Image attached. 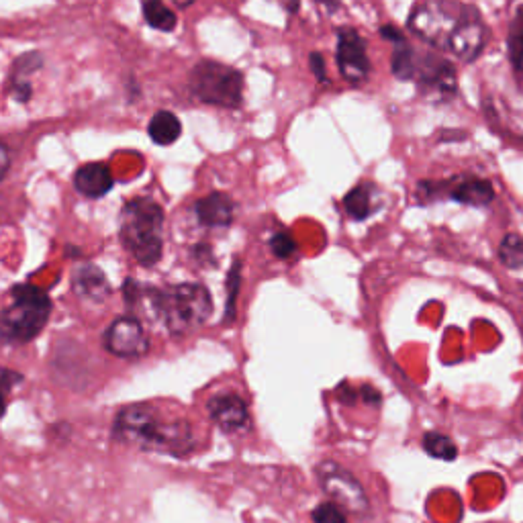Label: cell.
I'll return each mask as SVG.
<instances>
[{
	"mask_svg": "<svg viewBox=\"0 0 523 523\" xmlns=\"http://www.w3.org/2000/svg\"><path fill=\"white\" fill-rule=\"evenodd\" d=\"M376 195L378 186H374L372 182H360L344 197V211L354 221H364L376 211Z\"/></svg>",
	"mask_w": 523,
	"mask_h": 523,
	"instance_id": "e0dca14e",
	"label": "cell"
},
{
	"mask_svg": "<svg viewBox=\"0 0 523 523\" xmlns=\"http://www.w3.org/2000/svg\"><path fill=\"white\" fill-rule=\"evenodd\" d=\"M240 282H242V262L233 260L231 270L227 274V303H225V321L235 317V301L240 295Z\"/></svg>",
	"mask_w": 523,
	"mask_h": 523,
	"instance_id": "d4e9b609",
	"label": "cell"
},
{
	"mask_svg": "<svg viewBox=\"0 0 523 523\" xmlns=\"http://www.w3.org/2000/svg\"><path fill=\"white\" fill-rule=\"evenodd\" d=\"M244 88V74L221 62L203 60L188 74L190 94L211 107L237 109L244 101Z\"/></svg>",
	"mask_w": 523,
	"mask_h": 523,
	"instance_id": "5b68a950",
	"label": "cell"
},
{
	"mask_svg": "<svg viewBox=\"0 0 523 523\" xmlns=\"http://www.w3.org/2000/svg\"><path fill=\"white\" fill-rule=\"evenodd\" d=\"M317 483L331 503L340 505L344 511L354 515H364L370 509L368 497L360 481L350 470L334 460H323L315 468Z\"/></svg>",
	"mask_w": 523,
	"mask_h": 523,
	"instance_id": "52a82bcc",
	"label": "cell"
},
{
	"mask_svg": "<svg viewBox=\"0 0 523 523\" xmlns=\"http://www.w3.org/2000/svg\"><path fill=\"white\" fill-rule=\"evenodd\" d=\"M141 9H144V19L150 27L170 33L176 29V13L164 5V0H141Z\"/></svg>",
	"mask_w": 523,
	"mask_h": 523,
	"instance_id": "44dd1931",
	"label": "cell"
},
{
	"mask_svg": "<svg viewBox=\"0 0 523 523\" xmlns=\"http://www.w3.org/2000/svg\"><path fill=\"white\" fill-rule=\"evenodd\" d=\"M113 438L141 450H158L170 454H186L195 444L188 423H166L160 419L154 407L144 403L127 405L117 413L113 423Z\"/></svg>",
	"mask_w": 523,
	"mask_h": 523,
	"instance_id": "6da1fadb",
	"label": "cell"
},
{
	"mask_svg": "<svg viewBox=\"0 0 523 523\" xmlns=\"http://www.w3.org/2000/svg\"><path fill=\"white\" fill-rule=\"evenodd\" d=\"M360 397H362V399H364L368 405H374V407L380 403V393H378V391H374V389H372V387H368V385H366V387H362V391H360Z\"/></svg>",
	"mask_w": 523,
	"mask_h": 523,
	"instance_id": "d6a6232c",
	"label": "cell"
},
{
	"mask_svg": "<svg viewBox=\"0 0 523 523\" xmlns=\"http://www.w3.org/2000/svg\"><path fill=\"white\" fill-rule=\"evenodd\" d=\"M380 35H383L387 41H393V43H403L405 41V35L393 27V25H385L383 29H380Z\"/></svg>",
	"mask_w": 523,
	"mask_h": 523,
	"instance_id": "f546056e",
	"label": "cell"
},
{
	"mask_svg": "<svg viewBox=\"0 0 523 523\" xmlns=\"http://www.w3.org/2000/svg\"><path fill=\"white\" fill-rule=\"evenodd\" d=\"M211 419L227 434H235L250 427V411L246 401L237 393H219L207 401Z\"/></svg>",
	"mask_w": 523,
	"mask_h": 523,
	"instance_id": "7c38bea8",
	"label": "cell"
},
{
	"mask_svg": "<svg viewBox=\"0 0 523 523\" xmlns=\"http://www.w3.org/2000/svg\"><path fill=\"white\" fill-rule=\"evenodd\" d=\"M197 219L205 227H227L233 221L235 205L231 197L223 193H211L205 199H201L195 207Z\"/></svg>",
	"mask_w": 523,
	"mask_h": 523,
	"instance_id": "2e32d148",
	"label": "cell"
},
{
	"mask_svg": "<svg viewBox=\"0 0 523 523\" xmlns=\"http://www.w3.org/2000/svg\"><path fill=\"white\" fill-rule=\"evenodd\" d=\"M338 397H340V401H344L346 405H354L356 399L360 397V391H354V389H350L348 385H342Z\"/></svg>",
	"mask_w": 523,
	"mask_h": 523,
	"instance_id": "1f68e13d",
	"label": "cell"
},
{
	"mask_svg": "<svg viewBox=\"0 0 523 523\" xmlns=\"http://www.w3.org/2000/svg\"><path fill=\"white\" fill-rule=\"evenodd\" d=\"M415 82H419V86L423 88H430L442 97H452L458 90V80H456V70L454 66L438 56H430V54H419V62H417V70H415Z\"/></svg>",
	"mask_w": 523,
	"mask_h": 523,
	"instance_id": "4fadbf2b",
	"label": "cell"
},
{
	"mask_svg": "<svg viewBox=\"0 0 523 523\" xmlns=\"http://www.w3.org/2000/svg\"><path fill=\"white\" fill-rule=\"evenodd\" d=\"M338 68L344 80L350 84H360L370 74V60L366 52V43L358 31L346 27L338 31Z\"/></svg>",
	"mask_w": 523,
	"mask_h": 523,
	"instance_id": "8fae6325",
	"label": "cell"
},
{
	"mask_svg": "<svg viewBox=\"0 0 523 523\" xmlns=\"http://www.w3.org/2000/svg\"><path fill=\"white\" fill-rule=\"evenodd\" d=\"M113 184H115V178H113L109 166H105L101 162L84 164L74 174V188L80 195H84L88 199H101V197L109 195Z\"/></svg>",
	"mask_w": 523,
	"mask_h": 523,
	"instance_id": "9a60e30c",
	"label": "cell"
},
{
	"mask_svg": "<svg viewBox=\"0 0 523 523\" xmlns=\"http://www.w3.org/2000/svg\"><path fill=\"white\" fill-rule=\"evenodd\" d=\"M50 315V295L33 284H17L9 303L0 309V340L9 346H25L41 334Z\"/></svg>",
	"mask_w": 523,
	"mask_h": 523,
	"instance_id": "3957f363",
	"label": "cell"
},
{
	"mask_svg": "<svg viewBox=\"0 0 523 523\" xmlns=\"http://www.w3.org/2000/svg\"><path fill=\"white\" fill-rule=\"evenodd\" d=\"M499 260L509 270H523V235L507 233L499 246Z\"/></svg>",
	"mask_w": 523,
	"mask_h": 523,
	"instance_id": "cb8c5ba5",
	"label": "cell"
},
{
	"mask_svg": "<svg viewBox=\"0 0 523 523\" xmlns=\"http://www.w3.org/2000/svg\"><path fill=\"white\" fill-rule=\"evenodd\" d=\"M23 380H25V376L21 372L0 366V417L7 413L9 397L23 383Z\"/></svg>",
	"mask_w": 523,
	"mask_h": 523,
	"instance_id": "484cf974",
	"label": "cell"
},
{
	"mask_svg": "<svg viewBox=\"0 0 523 523\" xmlns=\"http://www.w3.org/2000/svg\"><path fill=\"white\" fill-rule=\"evenodd\" d=\"M150 139L156 146H172L182 135L180 119L170 111H158L148 125Z\"/></svg>",
	"mask_w": 523,
	"mask_h": 523,
	"instance_id": "d6986e66",
	"label": "cell"
},
{
	"mask_svg": "<svg viewBox=\"0 0 523 523\" xmlns=\"http://www.w3.org/2000/svg\"><path fill=\"white\" fill-rule=\"evenodd\" d=\"M311 519L313 523H348L346 511L331 501L317 505L311 513Z\"/></svg>",
	"mask_w": 523,
	"mask_h": 523,
	"instance_id": "4316f807",
	"label": "cell"
},
{
	"mask_svg": "<svg viewBox=\"0 0 523 523\" xmlns=\"http://www.w3.org/2000/svg\"><path fill=\"white\" fill-rule=\"evenodd\" d=\"M464 11L466 5L458 0H419L407 19V27L427 45L448 52V43L456 33Z\"/></svg>",
	"mask_w": 523,
	"mask_h": 523,
	"instance_id": "8992f818",
	"label": "cell"
},
{
	"mask_svg": "<svg viewBox=\"0 0 523 523\" xmlns=\"http://www.w3.org/2000/svg\"><path fill=\"white\" fill-rule=\"evenodd\" d=\"M39 66H41L39 54H25L15 62L11 74V97L17 99L19 103H27L31 99V84L27 78L33 72H37Z\"/></svg>",
	"mask_w": 523,
	"mask_h": 523,
	"instance_id": "ac0fdd59",
	"label": "cell"
},
{
	"mask_svg": "<svg viewBox=\"0 0 523 523\" xmlns=\"http://www.w3.org/2000/svg\"><path fill=\"white\" fill-rule=\"evenodd\" d=\"M270 248H272V252H274L276 258L287 260V258H293V256H295V252H297V242L293 240V237H291L287 231H280V233H274V235H272Z\"/></svg>",
	"mask_w": 523,
	"mask_h": 523,
	"instance_id": "83f0119b",
	"label": "cell"
},
{
	"mask_svg": "<svg viewBox=\"0 0 523 523\" xmlns=\"http://www.w3.org/2000/svg\"><path fill=\"white\" fill-rule=\"evenodd\" d=\"M309 64H311V70H313L315 78H317L319 82H327V76H325L327 72H325V60H323V56H321V54H311Z\"/></svg>",
	"mask_w": 523,
	"mask_h": 523,
	"instance_id": "f1b7e54d",
	"label": "cell"
},
{
	"mask_svg": "<svg viewBox=\"0 0 523 523\" xmlns=\"http://www.w3.org/2000/svg\"><path fill=\"white\" fill-rule=\"evenodd\" d=\"M103 346L111 356L117 358H144L150 352V338L146 334V327L137 317L123 315L117 317L103 336Z\"/></svg>",
	"mask_w": 523,
	"mask_h": 523,
	"instance_id": "9c48e42d",
	"label": "cell"
},
{
	"mask_svg": "<svg viewBox=\"0 0 523 523\" xmlns=\"http://www.w3.org/2000/svg\"><path fill=\"white\" fill-rule=\"evenodd\" d=\"M213 315V297L197 282L178 284L160 293V321L172 336H186L199 329Z\"/></svg>",
	"mask_w": 523,
	"mask_h": 523,
	"instance_id": "277c9868",
	"label": "cell"
},
{
	"mask_svg": "<svg viewBox=\"0 0 523 523\" xmlns=\"http://www.w3.org/2000/svg\"><path fill=\"white\" fill-rule=\"evenodd\" d=\"M487 37H489V31H487V23H485L481 11L477 7L466 5L464 17L448 43V52L454 58H458L460 62L470 64L483 54L485 45H487Z\"/></svg>",
	"mask_w": 523,
	"mask_h": 523,
	"instance_id": "30bf717a",
	"label": "cell"
},
{
	"mask_svg": "<svg viewBox=\"0 0 523 523\" xmlns=\"http://www.w3.org/2000/svg\"><path fill=\"white\" fill-rule=\"evenodd\" d=\"M421 444H423V450H425L427 454H430L432 458H438V460L452 462V460L458 456L456 444H454L448 436H444V434H440V432H427V434L423 436Z\"/></svg>",
	"mask_w": 523,
	"mask_h": 523,
	"instance_id": "603a6c76",
	"label": "cell"
},
{
	"mask_svg": "<svg viewBox=\"0 0 523 523\" xmlns=\"http://www.w3.org/2000/svg\"><path fill=\"white\" fill-rule=\"evenodd\" d=\"M164 209L150 197L131 199L121 211L123 248L141 264L156 266L164 250Z\"/></svg>",
	"mask_w": 523,
	"mask_h": 523,
	"instance_id": "7a4b0ae2",
	"label": "cell"
},
{
	"mask_svg": "<svg viewBox=\"0 0 523 523\" xmlns=\"http://www.w3.org/2000/svg\"><path fill=\"white\" fill-rule=\"evenodd\" d=\"M417 195L421 203H430L440 197H446L470 207H489L495 199V188L485 178L456 176L452 180L442 182H419Z\"/></svg>",
	"mask_w": 523,
	"mask_h": 523,
	"instance_id": "ba28073f",
	"label": "cell"
},
{
	"mask_svg": "<svg viewBox=\"0 0 523 523\" xmlns=\"http://www.w3.org/2000/svg\"><path fill=\"white\" fill-rule=\"evenodd\" d=\"M507 54L517 76L523 74V7L517 9L507 33Z\"/></svg>",
	"mask_w": 523,
	"mask_h": 523,
	"instance_id": "ffe728a7",
	"label": "cell"
},
{
	"mask_svg": "<svg viewBox=\"0 0 523 523\" xmlns=\"http://www.w3.org/2000/svg\"><path fill=\"white\" fill-rule=\"evenodd\" d=\"M74 293L88 303H105L111 295L109 280L103 270L94 264H82L72 274Z\"/></svg>",
	"mask_w": 523,
	"mask_h": 523,
	"instance_id": "5bb4252c",
	"label": "cell"
},
{
	"mask_svg": "<svg viewBox=\"0 0 523 523\" xmlns=\"http://www.w3.org/2000/svg\"><path fill=\"white\" fill-rule=\"evenodd\" d=\"M272 3L280 5V7H282L284 11H287V13L295 15V13L299 11V5H301V0H272Z\"/></svg>",
	"mask_w": 523,
	"mask_h": 523,
	"instance_id": "836d02e7",
	"label": "cell"
},
{
	"mask_svg": "<svg viewBox=\"0 0 523 523\" xmlns=\"http://www.w3.org/2000/svg\"><path fill=\"white\" fill-rule=\"evenodd\" d=\"M9 168H11V154L3 144H0V180L7 176Z\"/></svg>",
	"mask_w": 523,
	"mask_h": 523,
	"instance_id": "4dcf8cb0",
	"label": "cell"
},
{
	"mask_svg": "<svg viewBox=\"0 0 523 523\" xmlns=\"http://www.w3.org/2000/svg\"><path fill=\"white\" fill-rule=\"evenodd\" d=\"M172 3H174V7H178V9H188L190 5H195L197 0H172Z\"/></svg>",
	"mask_w": 523,
	"mask_h": 523,
	"instance_id": "e575fe53",
	"label": "cell"
},
{
	"mask_svg": "<svg viewBox=\"0 0 523 523\" xmlns=\"http://www.w3.org/2000/svg\"><path fill=\"white\" fill-rule=\"evenodd\" d=\"M417 62H419L417 50H413V47L407 41L397 43L393 58H391V72L399 80H413L415 70H417Z\"/></svg>",
	"mask_w": 523,
	"mask_h": 523,
	"instance_id": "7402d4cb",
	"label": "cell"
}]
</instances>
